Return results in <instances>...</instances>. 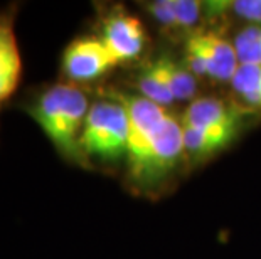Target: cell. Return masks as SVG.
<instances>
[{
    "label": "cell",
    "instance_id": "cell-5",
    "mask_svg": "<svg viewBox=\"0 0 261 259\" xmlns=\"http://www.w3.org/2000/svg\"><path fill=\"white\" fill-rule=\"evenodd\" d=\"M98 36L116 64L137 59L147 46V31L142 20L120 5H112L101 15Z\"/></svg>",
    "mask_w": 261,
    "mask_h": 259
},
{
    "label": "cell",
    "instance_id": "cell-14",
    "mask_svg": "<svg viewBox=\"0 0 261 259\" xmlns=\"http://www.w3.org/2000/svg\"><path fill=\"white\" fill-rule=\"evenodd\" d=\"M234 49L240 64L261 66V25H246L234 37Z\"/></svg>",
    "mask_w": 261,
    "mask_h": 259
},
{
    "label": "cell",
    "instance_id": "cell-13",
    "mask_svg": "<svg viewBox=\"0 0 261 259\" xmlns=\"http://www.w3.org/2000/svg\"><path fill=\"white\" fill-rule=\"evenodd\" d=\"M204 12L221 15L232 12L249 25H261V0H234V2H204Z\"/></svg>",
    "mask_w": 261,
    "mask_h": 259
},
{
    "label": "cell",
    "instance_id": "cell-4",
    "mask_svg": "<svg viewBox=\"0 0 261 259\" xmlns=\"http://www.w3.org/2000/svg\"><path fill=\"white\" fill-rule=\"evenodd\" d=\"M116 64L99 36H77L61 54V74L71 84H85L107 76Z\"/></svg>",
    "mask_w": 261,
    "mask_h": 259
},
{
    "label": "cell",
    "instance_id": "cell-2",
    "mask_svg": "<svg viewBox=\"0 0 261 259\" xmlns=\"http://www.w3.org/2000/svg\"><path fill=\"white\" fill-rule=\"evenodd\" d=\"M130 121L128 113L118 98L107 93L91 103L80 138L85 160L93 167V160L103 165H115L126 160Z\"/></svg>",
    "mask_w": 261,
    "mask_h": 259
},
{
    "label": "cell",
    "instance_id": "cell-9",
    "mask_svg": "<svg viewBox=\"0 0 261 259\" xmlns=\"http://www.w3.org/2000/svg\"><path fill=\"white\" fill-rule=\"evenodd\" d=\"M184 148L186 158L191 162L197 160H205L214 153L221 152L231 141H234L238 133L234 131H216V130H202L192 128V126H184Z\"/></svg>",
    "mask_w": 261,
    "mask_h": 259
},
{
    "label": "cell",
    "instance_id": "cell-8",
    "mask_svg": "<svg viewBox=\"0 0 261 259\" xmlns=\"http://www.w3.org/2000/svg\"><path fill=\"white\" fill-rule=\"evenodd\" d=\"M186 46L196 49L207 66V74L216 81H231L240 68L234 44L216 32H192Z\"/></svg>",
    "mask_w": 261,
    "mask_h": 259
},
{
    "label": "cell",
    "instance_id": "cell-10",
    "mask_svg": "<svg viewBox=\"0 0 261 259\" xmlns=\"http://www.w3.org/2000/svg\"><path fill=\"white\" fill-rule=\"evenodd\" d=\"M153 68L169 88L175 101H194L197 95V78L186 68L169 56L153 61Z\"/></svg>",
    "mask_w": 261,
    "mask_h": 259
},
{
    "label": "cell",
    "instance_id": "cell-16",
    "mask_svg": "<svg viewBox=\"0 0 261 259\" xmlns=\"http://www.w3.org/2000/svg\"><path fill=\"white\" fill-rule=\"evenodd\" d=\"M147 12L152 15V19L165 31H177L174 9H172V0H155V2L145 4Z\"/></svg>",
    "mask_w": 261,
    "mask_h": 259
},
{
    "label": "cell",
    "instance_id": "cell-12",
    "mask_svg": "<svg viewBox=\"0 0 261 259\" xmlns=\"http://www.w3.org/2000/svg\"><path fill=\"white\" fill-rule=\"evenodd\" d=\"M135 86L138 93H140V96L147 98V100L157 103L164 108H167L172 103H175L172 93L169 91V88L165 86V82L159 76L157 71H155L152 63L138 71Z\"/></svg>",
    "mask_w": 261,
    "mask_h": 259
},
{
    "label": "cell",
    "instance_id": "cell-11",
    "mask_svg": "<svg viewBox=\"0 0 261 259\" xmlns=\"http://www.w3.org/2000/svg\"><path fill=\"white\" fill-rule=\"evenodd\" d=\"M229 82L243 108H248V111H261V66L240 64Z\"/></svg>",
    "mask_w": 261,
    "mask_h": 259
},
{
    "label": "cell",
    "instance_id": "cell-1",
    "mask_svg": "<svg viewBox=\"0 0 261 259\" xmlns=\"http://www.w3.org/2000/svg\"><path fill=\"white\" fill-rule=\"evenodd\" d=\"M17 108L36 121L61 158L90 168L81 153L80 138L91 101L80 86L71 82L44 84L27 93Z\"/></svg>",
    "mask_w": 261,
    "mask_h": 259
},
{
    "label": "cell",
    "instance_id": "cell-3",
    "mask_svg": "<svg viewBox=\"0 0 261 259\" xmlns=\"http://www.w3.org/2000/svg\"><path fill=\"white\" fill-rule=\"evenodd\" d=\"M186 158L184 130L175 117L169 114L155 131L142 158L126 168L130 184L140 190H150L165 182Z\"/></svg>",
    "mask_w": 261,
    "mask_h": 259
},
{
    "label": "cell",
    "instance_id": "cell-7",
    "mask_svg": "<svg viewBox=\"0 0 261 259\" xmlns=\"http://www.w3.org/2000/svg\"><path fill=\"white\" fill-rule=\"evenodd\" d=\"M244 114H246V108H243L241 104L227 103L216 96H204L189 103L180 123L192 128L240 133Z\"/></svg>",
    "mask_w": 261,
    "mask_h": 259
},
{
    "label": "cell",
    "instance_id": "cell-6",
    "mask_svg": "<svg viewBox=\"0 0 261 259\" xmlns=\"http://www.w3.org/2000/svg\"><path fill=\"white\" fill-rule=\"evenodd\" d=\"M17 10V4L0 9V114L19 91L24 73L22 54L15 34Z\"/></svg>",
    "mask_w": 261,
    "mask_h": 259
},
{
    "label": "cell",
    "instance_id": "cell-15",
    "mask_svg": "<svg viewBox=\"0 0 261 259\" xmlns=\"http://www.w3.org/2000/svg\"><path fill=\"white\" fill-rule=\"evenodd\" d=\"M177 31H192L204 12V2L197 0H172Z\"/></svg>",
    "mask_w": 261,
    "mask_h": 259
}]
</instances>
